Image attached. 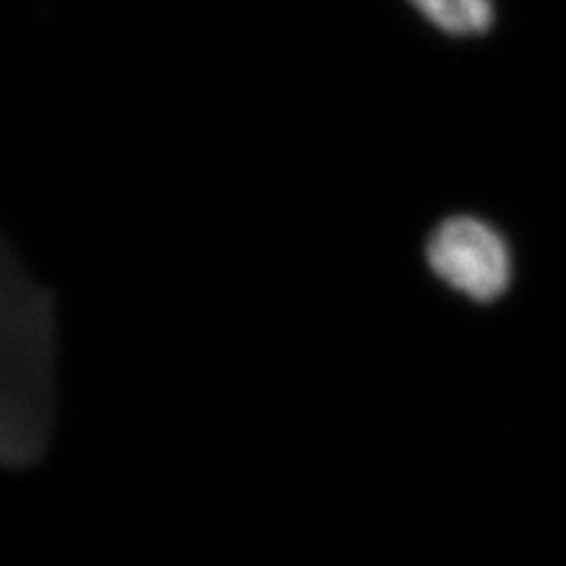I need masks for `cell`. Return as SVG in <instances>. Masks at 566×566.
Masks as SVG:
<instances>
[{"label": "cell", "mask_w": 566, "mask_h": 566, "mask_svg": "<svg viewBox=\"0 0 566 566\" xmlns=\"http://www.w3.org/2000/svg\"><path fill=\"white\" fill-rule=\"evenodd\" d=\"M53 298L20 263L4 261L0 447L9 468L41 460L55 418Z\"/></svg>", "instance_id": "obj_1"}, {"label": "cell", "mask_w": 566, "mask_h": 566, "mask_svg": "<svg viewBox=\"0 0 566 566\" xmlns=\"http://www.w3.org/2000/svg\"><path fill=\"white\" fill-rule=\"evenodd\" d=\"M426 263L437 280L474 303L497 301L512 282L506 240L495 227L472 214L449 217L432 229Z\"/></svg>", "instance_id": "obj_2"}, {"label": "cell", "mask_w": 566, "mask_h": 566, "mask_svg": "<svg viewBox=\"0 0 566 566\" xmlns=\"http://www.w3.org/2000/svg\"><path fill=\"white\" fill-rule=\"evenodd\" d=\"M422 20L453 39L481 36L495 21L493 0H405Z\"/></svg>", "instance_id": "obj_3"}]
</instances>
